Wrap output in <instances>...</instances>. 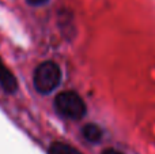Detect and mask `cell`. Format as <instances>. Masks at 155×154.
<instances>
[{"mask_svg":"<svg viewBox=\"0 0 155 154\" xmlns=\"http://www.w3.org/2000/svg\"><path fill=\"white\" fill-rule=\"evenodd\" d=\"M0 86L7 93H14L16 90V87H18L14 74L5 67L2 60H0Z\"/></svg>","mask_w":155,"mask_h":154,"instance_id":"obj_3","label":"cell"},{"mask_svg":"<svg viewBox=\"0 0 155 154\" xmlns=\"http://www.w3.org/2000/svg\"><path fill=\"white\" fill-rule=\"evenodd\" d=\"M102 154H123V153L118 152V150H114V149H107V150H105Z\"/></svg>","mask_w":155,"mask_h":154,"instance_id":"obj_7","label":"cell"},{"mask_svg":"<svg viewBox=\"0 0 155 154\" xmlns=\"http://www.w3.org/2000/svg\"><path fill=\"white\" fill-rule=\"evenodd\" d=\"M48 0H27V3L29 4H31V5H41V4H44V3H46Z\"/></svg>","mask_w":155,"mask_h":154,"instance_id":"obj_6","label":"cell"},{"mask_svg":"<svg viewBox=\"0 0 155 154\" xmlns=\"http://www.w3.org/2000/svg\"><path fill=\"white\" fill-rule=\"evenodd\" d=\"M48 154H82V153L67 143L54 142V143H52L51 147H49Z\"/></svg>","mask_w":155,"mask_h":154,"instance_id":"obj_5","label":"cell"},{"mask_svg":"<svg viewBox=\"0 0 155 154\" xmlns=\"http://www.w3.org/2000/svg\"><path fill=\"white\" fill-rule=\"evenodd\" d=\"M82 132H83V136H84L88 142H91V143H97V142H99L102 138V130L95 124L84 126Z\"/></svg>","mask_w":155,"mask_h":154,"instance_id":"obj_4","label":"cell"},{"mask_svg":"<svg viewBox=\"0 0 155 154\" xmlns=\"http://www.w3.org/2000/svg\"><path fill=\"white\" fill-rule=\"evenodd\" d=\"M54 108L60 116L70 120H80L86 115V104L76 93L64 92L54 98Z\"/></svg>","mask_w":155,"mask_h":154,"instance_id":"obj_2","label":"cell"},{"mask_svg":"<svg viewBox=\"0 0 155 154\" xmlns=\"http://www.w3.org/2000/svg\"><path fill=\"white\" fill-rule=\"evenodd\" d=\"M61 82V71L53 62H44L35 68L33 75V83L38 93L49 94Z\"/></svg>","mask_w":155,"mask_h":154,"instance_id":"obj_1","label":"cell"}]
</instances>
